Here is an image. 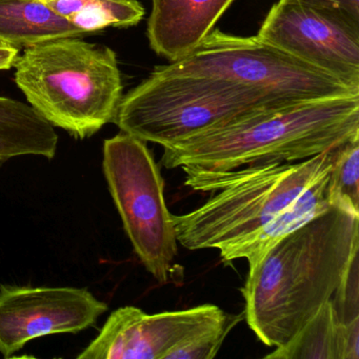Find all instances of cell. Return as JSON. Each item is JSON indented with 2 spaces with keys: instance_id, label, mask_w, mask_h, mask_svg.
<instances>
[{
  "instance_id": "cell-1",
  "label": "cell",
  "mask_w": 359,
  "mask_h": 359,
  "mask_svg": "<svg viewBox=\"0 0 359 359\" xmlns=\"http://www.w3.org/2000/svg\"><path fill=\"white\" fill-rule=\"evenodd\" d=\"M359 252V214L333 207L275 243L250 266L245 318L266 346L287 344L331 299Z\"/></svg>"
},
{
  "instance_id": "cell-2",
  "label": "cell",
  "mask_w": 359,
  "mask_h": 359,
  "mask_svg": "<svg viewBox=\"0 0 359 359\" xmlns=\"http://www.w3.org/2000/svg\"><path fill=\"white\" fill-rule=\"evenodd\" d=\"M359 135V94L264 110L163 147L167 169L296 163Z\"/></svg>"
},
{
  "instance_id": "cell-3",
  "label": "cell",
  "mask_w": 359,
  "mask_h": 359,
  "mask_svg": "<svg viewBox=\"0 0 359 359\" xmlns=\"http://www.w3.org/2000/svg\"><path fill=\"white\" fill-rule=\"evenodd\" d=\"M339 147L296 163L233 171L180 168L186 174L187 187L215 194L194 211L173 215L178 243L192 251L218 250L266 226L302 193L329 176Z\"/></svg>"
},
{
  "instance_id": "cell-4",
  "label": "cell",
  "mask_w": 359,
  "mask_h": 359,
  "mask_svg": "<svg viewBox=\"0 0 359 359\" xmlns=\"http://www.w3.org/2000/svg\"><path fill=\"white\" fill-rule=\"evenodd\" d=\"M14 67L16 85L53 127L85 140L114 123L123 87L110 48L55 39L27 48Z\"/></svg>"
},
{
  "instance_id": "cell-5",
  "label": "cell",
  "mask_w": 359,
  "mask_h": 359,
  "mask_svg": "<svg viewBox=\"0 0 359 359\" xmlns=\"http://www.w3.org/2000/svg\"><path fill=\"white\" fill-rule=\"evenodd\" d=\"M175 74L199 75L226 81L255 94L264 106L281 109L300 102L356 95L327 72L258 37L214 30L177 62L156 67Z\"/></svg>"
},
{
  "instance_id": "cell-6",
  "label": "cell",
  "mask_w": 359,
  "mask_h": 359,
  "mask_svg": "<svg viewBox=\"0 0 359 359\" xmlns=\"http://www.w3.org/2000/svg\"><path fill=\"white\" fill-rule=\"evenodd\" d=\"M264 110L275 109L238 86L155 68L123 96L114 123L121 132L165 147Z\"/></svg>"
},
{
  "instance_id": "cell-7",
  "label": "cell",
  "mask_w": 359,
  "mask_h": 359,
  "mask_svg": "<svg viewBox=\"0 0 359 359\" xmlns=\"http://www.w3.org/2000/svg\"><path fill=\"white\" fill-rule=\"evenodd\" d=\"M102 168L134 251L158 283H167L178 241L165 182L147 142L125 132L104 140Z\"/></svg>"
},
{
  "instance_id": "cell-8",
  "label": "cell",
  "mask_w": 359,
  "mask_h": 359,
  "mask_svg": "<svg viewBox=\"0 0 359 359\" xmlns=\"http://www.w3.org/2000/svg\"><path fill=\"white\" fill-rule=\"evenodd\" d=\"M257 36L359 90V30L338 18L293 0H279Z\"/></svg>"
},
{
  "instance_id": "cell-9",
  "label": "cell",
  "mask_w": 359,
  "mask_h": 359,
  "mask_svg": "<svg viewBox=\"0 0 359 359\" xmlns=\"http://www.w3.org/2000/svg\"><path fill=\"white\" fill-rule=\"evenodd\" d=\"M107 310L87 289L0 285V353L9 358L35 338L95 327Z\"/></svg>"
},
{
  "instance_id": "cell-10",
  "label": "cell",
  "mask_w": 359,
  "mask_h": 359,
  "mask_svg": "<svg viewBox=\"0 0 359 359\" xmlns=\"http://www.w3.org/2000/svg\"><path fill=\"white\" fill-rule=\"evenodd\" d=\"M228 314L209 304L157 314L123 306L111 313L97 337L77 358L165 359L180 342Z\"/></svg>"
},
{
  "instance_id": "cell-11",
  "label": "cell",
  "mask_w": 359,
  "mask_h": 359,
  "mask_svg": "<svg viewBox=\"0 0 359 359\" xmlns=\"http://www.w3.org/2000/svg\"><path fill=\"white\" fill-rule=\"evenodd\" d=\"M234 0H153L148 39L155 53L177 62L194 51Z\"/></svg>"
},
{
  "instance_id": "cell-12",
  "label": "cell",
  "mask_w": 359,
  "mask_h": 359,
  "mask_svg": "<svg viewBox=\"0 0 359 359\" xmlns=\"http://www.w3.org/2000/svg\"><path fill=\"white\" fill-rule=\"evenodd\" d=\"M327 178L329 176L302 193L266 226L234 243L220 247L218 250L222 262L231 264L234 260L243 258L248 260L249 268L253 266L264 252L279 239L330 209L332 205L327 195Z\"/></svg>"
},
{
  "instance_id": "cell-13",
  "label": "cell",
  "mask_w": 359,
  "mask_h": 359,
  "mask_svg": "<svg viewBox=\"0 0 359 359\" xmlns=\"http://www.w3.org/2000/svg\"><path fill=\"white\" fill-rule=\"evenodd\" d=\"M89 35L41 0H0V43L4 45L29 48Z\"/></svg>"
},
{
  "instance_id": "cell-14",
  "label": "cell",
  "mask_w": 359,
  "mask_h": 359,
  "mask_svg": "<svg viewBox=\"0 0 359 359\" xmlns=\"http://www.w3.org/2000/svg\"><path fill=\"white\" fill-rule=\"evenodd\" d=\"M57 144L53 126L32 106L0 96V163L25 155L51 161Z\"/></svg>"
},
{
  "instance_id": "cell-15",
  "label": "cell",
  "mask_w": 359,
  "mask_h": 359,
  "mask_svg": "<svg viewBox=\"0 0 359 359\" xmlns=\"http://www.w3.org/2000/svg\"><path fill=\"white\" fill-rule=\"evenodd\" d=\"M268 359H344L341 327L332 300L283 346L275 348Z\"/></svg>"
},
{
  "instance_id": "cell-16",
  "label": "cell",
  "mask_w": 359,
  "mask_h": 359,
  "mask_svg": "<svg viewBox=\"0 0 359 359\" xmlns=\"http://www.w3.org/2000/svg\"><path fill=\"white\" fill-rule=\"evenodd\" d=\"M333 207L359 214V135L340 144L327 184Z\"/></svg>"
},
{
  "instance_id": "cell-17",
  "label": "cell",
  "mask_w": 359,
  "mask_h": 359,
  "mask_svg": "<svg viewBox=\"0 0 359 359\" xmlns=\"http://www.w3.org/2000/svg\"><path fill=\"white\" fill-rule=\"evenodd\" d=\"M144 13L138 0H83L81 11L69 20L77 28L92 34L108 27L136 26L144 18Z\"/></svg>"
},
{
  "instance_id": "cell-18",
  "label": "cell",
  "mask_w": 359,
  "mask_h": 359,
  "mask_svg": "<svg viewBox=\"0 0 359 359\" xmlns=\"http://www.w3.org/2000/svg\"><path fill=\"white\" fill-rule=\"evenodd\" d=\"M243 315L228 314L222 320L201 330L168 352L165 359H213L231 330Z\"/></svg>"
},
{
  "instance_id": "cell-19",
  "label": "cell",
  "mask_w": 359,
  "mask_h": 359,
  "mask_svg": "<svg viewBox=\"0 0 359 359\" xmlns=\"http://www.w3.org/2000/svg\"><path fill=\"white\" fill-rule=\"evenodd\" d=\"M358 258V254L354 256L350 268L331 298L336 316L341 325L359 319Z\"/></svg>"
},
{
  "instance_id": "cell-20",
  "label": "cell",
  "mask_w": 359,
  "mask_h": 359,
  "mask_svg": "<svg viewBox=\"0 0 359 359\" xmlns=\"http://www.w3.org/2000/svg\"><path fill=\"white\" fill-rule=\"evenodd\" d=\"M319 10L359 30V0H293Z\"/></svg>"
},
{
  "instance_id": "cell-21",
  "label": "cell",
  "mask_w": 359,
  "mask_h": 359,
  "mask_svg": "<svg viewBox=\"0 0 359 359\" xmlns=\"http://www.w3.org/2000/svg\"><path fill=\"white\" fill-rule=\"evenodd\" d=\"M20 57V49L0 43V71L10 70Z\"/></svg>"
}]
</instances>
